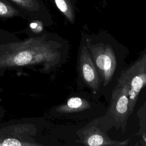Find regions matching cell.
Returning <instances> with one entry per match:
<instances>
[{
  "mask_svg": "<svg viewBox=\"0 0 146 146\" xmlns=\"http://www.w3.org/2000/svg\"><path fill=\"white\" fill-rule=\"evenodd\" d=\"M84 43L99 72L104 87L109 84L118 68L116 48L120 45L106 31L82 34Z\"/></svg>",
  "mask_w": 146,
  "mask_h": 146,
  "instance_id": "3",
  "label": "cell"
},
{
  "mask_svg": "<svg viewBox=\"0 0 146 146\" xmlns=\"http://www.w3.org/2000/svg\"><path fill=\"white\" fill-rule=\"evenodd\" d=\"M21 40L14 33L0 28V45Z\"/></svg>",
  "mask_w": 146,
  "mask_h": 146,
  "instance_id": "12",
  "label": "cell"
},
{
  "mask_svg": "<svg viewBox=\"0 0 146 146\" xmlns=\"http://www.w3.org/2000/svg\"><path fill=\"white\" fill-rule=\"evenodd\" d=\"M19 9L28 21L48 27L54 24L52 15L43 0H7Z\"/></svg>",
  "mask_w": 146,
  "mask_h": 146,
  "instance_id": "8",
  "label": "cell"
},
{
  "mask_svg": "<svg viewBox=\"0 0 146 146\" xmlns=\"http://www.w3.org/2000/svg\"><path fill=\"white\" fill-rule=\"evenodd\" d=\"M6 110L5 108L0 105V122L3 120V119L5 116Z\"/></svg>",
  "mask_w": 146,
  "mask_h": 146,
  "instance_id": "13",
  "label": "cell"
},
{
  "mask_svg": "<svg viewBox=\"0 0 146 146\" xmlns=\"http://www.w3.org/2000/svg\"><path fill=\"white\" fill-rule=\"evenodd\" d=\"M90 107V103L87 99L80 96H72L64 103L51 108L50 115L54 117H59L82 112L88 110Z\"/></svg>",
  "mask_w": 146,
  "mask_h": 146,
  "instance_id": "9",
  "label": "cell"
},
{
  "mask_svg": "<svg viewBox=\"0 0 146 146\" xmlns=\"http://www.w3.org/2000/svg\"><path fill=\"white\" fill-rule=\"evenodd\" d=\"M78 72L82 82L95 94L102 83L99 72L84 43L81 41L78 58Z\"/></svg>",
  "mask_w": 146,
  "mask_h": 146,
  "instance_id": "7",
  "label": "cell"
},
{
  "mask_svg": "<svg viewBox=\"0 0 146 146\" xmlns=\"http://www.w3.org/2000/svg\"><path fill=\"white\" fill-rule=\"evenodd\" d=\"M107 132L100 127L96 118L76 131V134L79 137L76 142L90 146H125L128 144L130 139L115 140L110 137Z\"/></svg>",
  "mask_w": 146,
  "mask_h": 146,
  "instance_id": "6",
  "label": "cell"
},
{
  "mask_svg": "<svg viewBox=\"0 0 146 146\" xmlns=\"http://www.w3.org/2000/svg\"><path fill=\"white\" fill-rule=\"evenodd\" d=\"M20 18L28 21L27 17L17 7L7 0H0V19Z\"/></svg>",
  "mask_w": 146,
  "mask_h": 146,
  "instance_id": "11",
  "label": "cell"
},
{
  "mask_svg": "<svg viewBox=\"0 0 146 146\" xmlns=\"http://www.w3.org/2000/svg\"><path fill=\"white\" fill-rule=\"evenodd\" d=\"M55 6L70 23H74L76 13V0H52Z\"/></svg>",
  "mask_w": 146,
  "mask_h": 146,
  "instance_id": "10",
  "label": "cell"
},
{
  "mask_svg": "<svg viewBox=\"0 0 146 146\" xmlns=\"http://www.w3.org/2000/svg\"><path fill=\"white\" fill-rule=\"evenodd\" d=\"M116 82L127 90L132 114L141 90L146 87V48L132 64L121 71Z\"/></svg>",
  "mask_w": 146,
  "mask_h": 146,
  "instance_id": "5",
  "label": "cell"
},
{
  "mask_svg": "<svg viewBox=\"0 0 146 146\" xmlns=\"http://www.w3.org/2000/svg\"><path fill=\"white\" fill-rule=\"evenodd\" d=\"M67 46L58 35L47 31L0 45V76L7 71L31 70L48 74L64 62Z\"/></svg>",
  "mask_w": 146,
  "mask_h": 146,
  "instance_id": "1",
  "label": "cell"
},
{
  "mask_svg": "<svg viewBox=\"0 0 146 146\" xmlns=\"http://www.w3.org/2000/svg\"><path fill=\"white\" fill-rule=\"evenodd\" d=\"M130 115L129 100L127 90L116 83L112 92L109 108L104 115L97 118L98 122L100 127L107 131L115 127L124 132Z\"/></svg>",
  "mask_w": 146,
  "mask_h": 146,
  "instance_id": "4",
  "label": "cell"
},
{
  "mask_svg": "<svg viewBox=\"0 0 146 146\" xmlns=\"http://www.w3.org/2000/svg\"><path fill=\"white\" fill-rule=\"evenodd\" d=\"M42 117H24L0 122V146H46Z\"/></svg>",
  "mask_w": 146,
  "mask_h": 146,
  "instance_id": "2",
  "label": "cell"
},
{
  "mask_svg": "<svg viewBox=\"0 0 146 146\" xmlns=\"http://www.w3.org/2000/svg\"><path fill=\"white\" fill-rule=\"evenodd\" d=\"M3 88L0 86V93H1V92H3Z\"/></svg>",
  "mask_w": 146,
  "mask_h": 146,
  "instance_id": "14",
  "label": "cell"
}]
</instances>
